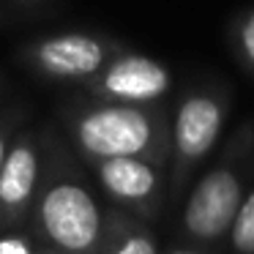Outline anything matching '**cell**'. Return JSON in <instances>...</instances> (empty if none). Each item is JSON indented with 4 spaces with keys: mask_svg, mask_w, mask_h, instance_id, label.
Returning a JSON list of instances; mask_svg holds the SVG:
<instances>
[{
    "mask_svg": "<svg viewBox=\"0 0 254 254\" xmlns=\"http://www.w3.org/2000/svg\"><path fill=\"white\" fill-rule=\"evenodd\" d=\"M104 213L79 156L58 131L47 128L44 172L28 219L33 241L63 254H99Z\"/></svg>",
    "mask_w": 254,
    "mask_h": 254,
    "instance_id": "cell-1",
    "label": "cell"
},
{
    "mask_svg": "<svg viewBox=\"0 0 254 254\" xmlns=\"http://www.w3.org/2000/svg\"><path fill=\"white\" fill-rule=\"evenodd\" d=\"M68 145L82 164L104 159L170 161V115L161 107H126L79 99L61 110Z\"/></svg>",
    "mask_w": 254,
    "mask_h": 254,
    "instance_id": "cell-2",
    "label": "cell"
},
{
    "mask_svg": "<svg viewBox=\"0 0 254 254\" xmlns=\"http://www.w3.org/2000/svg\"><path fill=\"white\" fill-rule=\"evenodd\" d=\"M254 121H246L221 145L219 156L202 167L189 186L181 210V235L186 243L213 249L227 241L230 224L252 189Z\"/></svg>",
    "mask_w": 254,
    "mask_h": 254,
    "instance_id": "cell-3",
    "label": "cell"
},
{
    "mask_svg": "<svg viewBox=\"0 0 254 254\" xmlns=\"http://www.w3.org/2000/svg\"><path fill=\"white\" fill-rule=\"evenodd\" d=\"M230 90L221 85H194L181 96L175 118L170 121V161L167 189L170 205L186 197L194 178L202 172L208 156L216 150L230 118Z\"/></svg>",
    "mask_w": 254,
    "mask_h": 254,
    "instance_id": "cell-4",
    "label": "cell"
},
{
    "mask_svg": "<svg viewBox=\"0 0 254 254\" xmlns=\"http://www.w3.org/2000/svg\"><path fill=\"white\" fill-rule=\"evenodd\" d=\"M121 47L99 33L66 30L30 41L22 50V63L50 82L88 85Z\"/></svg>",
    "mask_w": 254,
    "mask_h": 254,
    "instance_id": "cell-5",
    "label": "cell"
},
{
    "mask_svg": "<svg viewBox=\"0 0 254 254\" xmlns=\"http://www.w3.org/2000/svg\"><path fill=\"white\" fill-rule=\"evenodd\" d=\"M93 172L101 194L110 199V208H118L134 219L153 224L170 202L167 189V164L148 159H104L85 164Z\"/></svg>",
    "mask_w": 254,
    "mask_h": 254,
    "instance_id": "cell-6",
    "label": "cell"
},
{
    "mask_svg": "<svg viewBox=\"0 0 254 254\" xmlns=\"http://www.w3.org/2000/svg\"><path fill=\"white\" fill-rule=\"evenodd\" d=\"M172 90V71L161 61L134 50H121L85 85V96L107 104L161 107Z\"/></svg>",
    "mask_w": 254,
    "mask_h": 254,
    "instance_id": "cell-7",
    "label": "cell"
},
{
    "mask_svg": "<svg viewBox=\"0 0 254 254\" xmlns=\"http://www.w3.org/2000/svg\"><path fill=\"white\" fill-rule=\"evenodd\" d=\"M47 159V128H19L0 167V235L28 230Z\"/></svg>",
    "mask_w": 254,
    "mask_h": 254,
    "instance_id": "cell-8",
    "label": "cell"
},
{
    "mask_svg": "<svg viewBox=\"0 0 254 254\" xmlns=\"http://www.w3.org/2000/svg\"><path fill=\"white\" fill-rule=\"evenodd\" d=\"M99 254H161L153 224L134 219L118 208H107Z\"/></svg>",
    "mask_w": 254,
    "mask_h": 254,
    "instance_id": "cell-9",
    "label": "cell"
},
{
    "mask_svg": "<svg viewBox=\"0 0 254 254\" xmlns=\"http://www.w3.org/2000/svg\"><path fill=\"white\" fill-rule=\"evenodd\" d=\"M227 243H230L232 254H254V186L246 191L235 219H232Z\"/></svg>",
    "mask_w": 254,
    "mask_h": 254,
    "instance_id": "cell-10",
    "label": "cell"
},
{
    "mask_svg": "<svg viewBox=\"0 0 254 254\" xmlns=\"http://www.w3.org/2000/svg\"><path fill=\"white\" fill-rule=\"evenodd\" d=\"M230 47L238 63L254 77V6L241 11L230 25Z\"/></svg>",
    "mask_w": 254,
    "mask_h": 254,
    "instance_id": "cell-11",
    "label": "cell"
},
{
    "mask_svg": "<svg viewBox=\"0 0 254 254\" xmlns=\"http://www.w3.org/2000/svg\"><path fill=\"white\" fill-rule=\"evenodd\" d=\"M36 249H39V243L33 241L28 230L0 235V254H36Z\"/></svg>",
    "mask_w": 254,
    "mask_h": 254,
    "instance_id": "cell-12",
    "label": "cell"
},
{
    "mask_svg": "<svg viewBox=\"0 0 254 254\" xmlns=\"http://www.w3.org/2000/svg\"><path fill=\"white\" fill-rule=\"evenodd\" d=\"M19 128L22 126H19L17 112H0V167L6 161V153H8V148H11V142H14Z\"/></svg>",
    "mask_w": 254,
    "mask_h": 254,
    "instance_id": "cell-13",
    "label": "cell"
},
{
    "mask_svg": "<svg viewBox=\"0 0 254 254\" xmlns=\"http://www.w3.org/2000/svg\"><path fill=\"white\" fill-rule=\"evenodd\" d=\"M164 254H216V252L205 246H194V243H178V246H170Z\"/></svg>",
    "mask_w": 254,
    "mask_h": 254,
    "instance_id": "cell-14",
    "label": "cell"
},
{
    "mask_svg": "<svg viewBox=\"0 0 254 254\" xmlns=\"http://www.w3.org/2000/svg\"><path fill=\"white\" fill-rule=\"evenodd\" d=\"M36 254H63V252H55V249H47V246H39Z\"/></svg>",
    "mask_w": 254,
    "mask_h": 254,
    "instance_id": "cell-15",
    "label": "cell"
},
{
    "mask_svg": "<svg viewBox=\"0 0 254 254\" xmlns=\"http://www.w3.org/2000/svg\"><path fill=\"white\" fill-rule=\"evenodd\" d=\"M22 3H39V0H22Z\"/></svg>",
    "mask_w": 254,
    "mask_h": 254,
    "instance_id": "cell-16",
    "label": "cell"
}]
</instances>
